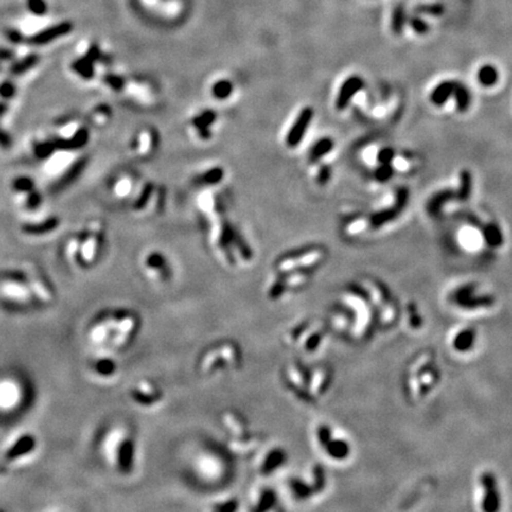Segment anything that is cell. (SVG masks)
Returning <instances> with one entry per match:
<instances>
[{"label":"cell","mask_w":512,"mask_h":512,"mask_svg":"<svg viewBox=\"0 0 512 512\" xmlns=\"http://www.w3.org/2000/svg\"><path fill=\"white\" fill-rule=\"evenodd\" d=\"M476 286L474 284H467L455 289L452 294V302L456 306L465 310H476V308L491 307L495 304V298L491 295H474Z\"/></svg>","instance_id":"1"},{"label":"cell","mask_w":512,"mask_h":512,"mask_svg":"<svg viewBox=\"0 0 512 512\" xmlns=\"http://www.w3.org/2000/svg\"><path fill=\"white\" fill-rule=\"evenodd\" d=\"M480 484L483 487V510L486 512L498 511L500 498L495 475L491 472H484L480 476Z\"/></svg>","instance_id":"2"},{"label":"cell","mask_w":512,"mask_h":512,"mask_svg":"<svg viewBox=\"0 0 512 512\" xmlns=\"http://www.w3.org/2000/svg\"><path fill=\"white\" fill-rule=\"evenodd\" d=\"M73 30V24L70 22H62L58 23L56 25H52L50 27H46V29L40 31L33 36H31L27 42L32 45H44L49 44V43L54 42L57 38H60L62 36H65L68 34L70 31Z\"/></svg>","instance_id":"3"},{"label":"cell","mask_w":512,"mask_h":512,"mask_svg":"<svg viewBox=\"0 0 512 512\" xmlns=\"http://www.w3.org/2000/svg\"><path fill=\"white\" fill-rule=\"evenodd\" d=\"M312 119H313V111H312L310 107L304 108L303 111L300 112L298 119L295 120L294 125H293L291 131H289L287 135L288 146L291 147L298 146L305 136V134H306Z\"/></svg>","instance_id":"4"},{"label":"cell","mask_w":512,"mask_h":512,"mask_svg":"<svg viewBox=\"0 0 512 512\" xmlns=\"http://www.w3.org/2000/svg\"><path fill=\"white\" fill-rule=\"evenodd\" d=\"M363 87H364V81H363L362 77L357 75L351 76L344 81V83L338 92L337 100H336V107H337V109H339V111L345 109L350 101L354 99L356 94L361 92Z\"/></svg>","instance_id":"5"},{"label":"cell","mask_w":512,"mask_h":512,"mask_svg":"<svg viewBox=\"0 0 512 512\" xmlns=\"http://www.w3.org/2000/svg\"><path fill=\"white\" fill-rule=\"evenodd\" d=\"M132 400L142 405H153L160 400V393L153 383L144 380L136 384L131 392Z\"/></svg>","instance_id":"6"},{"label":"cell","mask_w":512,"mask_h":512,"mask_svg":"<svg viewBox=\"0 0 512 512\" xmlns=\"http://www.w3.org/2000/svg\"><path fill=\"white\" fill-rule=\"evenodd\" d=\"M331 383L332 371L327 368H324V366H320L311 374L308 389H310V393L313 396H320V395H324L327 392Z\"/></svg>","instance_id":"7"},{"label":"cell","mask_w":512,"mask_h":512,"mask_svg":"<svg viewBox=\"0 0 512 512\" xmlns=\"http://www.w3.org/2000/svg\"><path fill=\"white\" fill-rule=\"evenodd\" d=\"M85 165H87V159L85 158H81L77 160L76 163H74L72 167L62 175L60 181L52 186L54 192H60V191H63L65 187L72 185L73 183L76 181L77 177L81 174V172L83 171Z\"/></svg>","instance_id":"8"},{"label":"cell","mask_w":512,"mask_h":512,"mask_svg":"<svg viewBox=\"0 0 512 512\" xmlns=\"http://www.w3.org/2000/svg\"><path fill=\"white\" fill-rule=\"evenodd\" d=\"M97 56H99V49L96 46H92L91 50H89L84 57L74 62L72 65L73 70L81 75V77H83V79H92L94 74L93 62L96 60Z\"/></svg>","instance_id":"9"},{"label":"cell","mask_w":512,"mask_h":512,"mask_svg":"<svg viewBox=\"0 0 512 512\" xmlns=\"http://www.w3.org/2000/svg\"><path fill=\"white\" fill-rule=\"evenodd\" d=\"M133 459H134V441L130 436L125 435L119 449L118 463H116V465L120 467L121 471L128 473L132 468Z\"/></svg>","instance_id":"10"},{"label":"cell","mask_w":512,"mask_h":512,"mask_svg":"<svg viewBox=\"0 0 512 512\" xmlns=\"http://www.w3.org/2000/svg\"><path fill=\"white\" fill-rule=\"evenodd\" d=\"M60 225V218L56 216L48 217L46 220L38 222V223H25L23 224L22 230L23 233L27 234V235H45V234L54 232L55 229L58 228Z\"/></svg>","instance_id":"11"},{"label":"cell","mask_w":512,"mask_h":512,"mask_svg":"<svg viewBox=\"0 0 512 512\" xmlns=\"http://www.w3.org/2000/svg\"><path fill=\"white\" fill-rule=\"evenodd\" d=\"M224 368H236L241 362V352L235 343L226 342L217 345Z\"/></svg>","instance_id":"12"},{"label":"cell","mask_w":512,"mask_h":512,"mask_svg":"<svg viewBox=\"0 0 512 512\" xmlns=\"http://www.w3.org/2000/svg\"><path fill=\"white\" fill-rule=\"evenodd\" d=\"M476 331L472 327L464 328L454 336L452 341L453 349L458 352H467L470 351L475 343Z\"/></svg>","instance_id":"13"},{"label":"cell","mask_w":512,"mask_h":512,"mask_svg":"<svg viewBox=\"0 0 512 512\" xmlns=\"http://www.w3.org/2000/svg\"><path fill=\"white\" fill-rule=\"evenodd\" d=\"M222 422H223V425L228 429L229 433L233 434L235 437L244 436L248 434L247 422L236 413L226 412L223 417H222Z\"/></svg>","instance_id":"14"},{"label":"cell","mask_w":512,"mask_h":512,"mask_svg":"<svg viewBox=\"0 0 512 512\" xmlns=\"http://www.w3.org/2000/svg\"><path fill=\"white\" fill-rule=\"evenodd\" d=\"M456 82L447 80L440 82L431 94V101L435 105H444L453 95Z\"/></svg>","instance_id":"15"},{"label":"cell","mask_w":512,"mask_h":512,"mask_svg":"<svg viewBox=\"0 0 512 512\" xmlns=\"http://www.w3.org/2000/svg\"><path fill=\"white\" fill-rule=\"evenodd\" d=\"M324 336H325V331L323 328H313L312 330L310 325V327L303 334V337L300 338L298 344H302L304 350L307 351V352H314L320 344H322Z\"/></svg>","instance_id":"16"},{"label":"cell","mask_w":512,"mask_h":512,"mask_svg":"<svg viewBox=\"0 0 512 512\" xmlns=\"http://www.w3.org/2000/svg\"><path fill=\"white\" fill-rule=\"evenodd\" d=\"M454 197H455V192L451 189L439 191V192H436L428 201L427 213L431 215V216H437V215L440 214V211L443 210L444 205Z\"/></svg>","instance_id":"17"},{"label":"cell","mask_w":512,"mask_h":512,"mask_svg":"<svg viewBox=\"0 0 512 512\" xmlns=\"http://www.w3.org/2000/svg\"><path fill=\"white\" fill-rule=\"evenodd\" d=\"M224 368L223 363H222L220 351L218 347H211L202 356L201 362H199V370L204 374H209L215 369Z\"/></svg>","instance_id":"18"},{"label":"cell","mask_w":512,"mask_h":512,"mask_svg":"<svg viewBox=\"0 0 512 512\" xmlns=\"http://www.w3.org/2000/svg\"><path fill=\"white\" fill-rule=\"evenodd\" d=\"M88 140V131L80 130L73 136L72 139H60L56 138L52 140V143L56 147V150H77L87 144Z\"/></svg>","instance_id":"19"},{"label":"cell","mask_w":512,"mask_h":512,"mask_svg":"<svg viewBox=\"0 0 512 512\" xmlns=\"http://www.w3.org/2000/svg\"><path fill=\"white\" fill-rule=\"evenodd\" d=\"M483 241L491 248H499L504 243V236L499 226L490 222L483 226L482 230Z\"/></svg>","instance_id":"20"},{"label":"cell","mask_w":512,"mask_h":512,"mask_svg":"<svg viewBox=\"0 0 512 512\" xmlns=\"http://www.w3.org/2000/svg\"><path fill=\"white\" fill-rule=\"evenodd\" d=\"M326 453L334 460H344L350 454V446L343 439H332L323 447Z\"/></svg>","instance_id":"21"},{"label":"cell","mask_w":512,"mask_h":512,"mask_svg":"<svg viewBox=\"0 0 512 512\" xmlns=\"http://www.w3.org/2000/svg\"><path fill=\"white\" fill-rule=\"evenodd\" d=\"M400 214L401 210L398 209L396 205H393L392 208L377 211V213H375L373 216L370 217V225L373 226V228H381V226H383L384 224L394 221Z\"/></svg>","instance_id":"22"},{"label":"cell","mask_w":512,"mask_h":512,"mask_svg":"<svg viewBox=\"0 0 512 512\" xmlns=\"http://www.w3.org/2000/svg\"><path fill=\"white\" fill-rule=\"evenodd\" d=\"M452 96H454L456 109H458L460 113H465L468 111V108H470L472 102V96L466 85L456 82L454 92H453Z\"/></svg>","instance_id":"23"},{"label":"cell","mask_w":512,"mask_h":512,"mask_svg":"<svg viewBox=\"0 0 512 512\" xmlns=\"http://www.w3.org/2000/svg\"><path fill=\"white\" fill-rule=\"evenodd\" d=\"M478 81L483 87L490 88L497 83L499 80V73L497 68L492 64H484L478 70Z\"/></svg>","instance_id":"24"},{"label":"cell","mask_w":512,"mask_h":512,"mask_svg":"<svg viewBox=\"0 0 512 512\" xmlns=\"http://www.w3.org/2000/svg\"><path fill=\"white\" fill-rule=\"evenodd\" d=\"M18 400V389L12 382L0 383V405L11 407Z\"/></svg>","instance_id":"25"},{"label":"cell","mask_w":512,"mask_h":512,"mask_svg":"<svg viewBox=\"0 0 512 512\" xmlns=\"http://www.w3.org/2000/svg\"><path fill=\"white\" fill-rule=\"evenodd\" d=\"M286 460V454H285L284 451L276 448L273 449L271 453H268L267 458H264L262 463V467H261V471L264 474H269V473L276 470L277 467L281 466V464Z\"/></svg>","instance_id":"26"},{"label":"cell","mask_w":512,"mask_h":512,"mask_svg":"<svg viewBox=\"0 0 512 512\" xmlns=\"http://www.w3.org/2000/svg\"><path fill=\"white\" fill-rule=\"evenodd\" d=\"M460 242L466 249L475 250L482 244L483 236L473 228H465L460 233Z\"/></svg>","instance_id":"27"},{"label":"cell","mask_w":512,"mask_h":512,"mask_svg":"<svg viewBox=\"0 0 512 512\" xmlns=\"http://www.w3.org/2000/svg\"><path fill=\"white\" fill-rule=\"evenodd\" d=\"M259 443H260L259 437H250L247 434V435L238 436L232 440L230 447H232L236 453H248L252 451V449L257 447Z\"/></svg>","instance_id":"28"},{"label":"cell","mask_w":512,"mask_h":512,"mask_svg":"<svg viewBox=\"0 0 512 512\" xmlns=\"http://www.w3.org/2000/svg\"><path fill=\"white\" fill-rule=\"evenodd\" d=\"M472 191V174L471 172L464 169L460 172V184L459 189L456 191L455 197L461 202L467 201L468 197H470Z\"/></svg>","instance_id":"29"},{"label":"cell","mask_w":512,"mask_h":512,"mask_svg":"<svg viewBox=\"0 0 512 512\" xmlns=\"http://www.w3.org/2000/svg\"><path fill=\"white\" fill-rule=\"evenodd\" d=\"M38 62H40V56L36 54H31V55H27V56H25L23 60L21 61H18L17 63H14L12 65V68H11V73L13 74V75H22V74H24L26 72H29V70H31L33 68L34 65H36Z\"/></svg>","instance_id":"30"},{"label":"cell","mask_w":512,"mask_h":512,"mask_svg":"<svg viewBox=\"0 0 512 512\" xmlns=\"http://www.w3.org/2000/svg\"><path fill=\"white\" fill-rule=\"evenodd\" d=\"M34 440L30 435L23 436L21 440H18L17 443L14 444V446L10 449L9 453H7V456L9 458H17V456H21L24 454V453L30 452L31 449L33 448Z\"/></svg>","instance_id":"31"},{"label":"cell","mask_w":512,"mask_h":512,"mask_svg":"<svg viewBox=\"0 0 512 512\" xmlns=\"http://www.w3.org/2000/svg\"><path fill=\"white\" fill-rule=\"evenodd\" d=\"M334 146L333 140L330 138H323L320 139L318 143H316L311 150L310 158L311 160H318L320 158H323L324 155H326L328 152H330Z\"/></svg>","instance_id":"32"},{"label":"cell","mask_w":512,"mask_h":512,"mask_svg":"<svg viewBox=\"0 0 512 512\" xmlns=\"http://www.w3.org/2000/svg\"><path fill=\"white\" fill-rule=\"evenodd\" d=\"M310 279V272L305 271H299L294 272V274H289L284 277V283L286 285L287 288H295L298 286H303Z\"/></svg>","instance_id":"33"},{"label":"cell","mask_w":512,"mask_h":512,"mask_svg":"<svg viewBox=\"0 0 512 512\" xmlns=\"http://www.w3.org/2000/svg\"><path fill=\"white\" fill-rule=\"evenodd\" d=\"M9 101L3 100L0 101V120L4 115L6 114L7 109H9ZM12 146V136H11L6 131H4L2 127H0V147L2 148H10Z\"/></svg>","instance_id":"34"},{"label":"cell","mask_w":512,"mask_h":512,"mask_svg":"<svg viewBox=\"0 0 512 512\" xmlns=\"http://www.w3.org/2000/svg\"><path fill=\"white\" fill-rule=\"evenodd\" d=\"M291 487L293 492H294V495L300 499H306L308 497H311L312 495H314V491L312 486L307 485L306 483H304L299 479L291 480Z\"/></svg>","instance_id":"35"},{"label":"cell","mask_w":512,"mask_h":512,"mask_svg":"<svg viewBox=\"0 0 512 512\" xmlns=\"http://www.w3.org/2000/svg\"><path fill=\"white\" fill-rule=\"evenodd\" d=\"M12 187L14 191L22 193H29L30 191L34 189V182L32 178L26 177V175H21V177L14 178L12 183Z\"/></svg>","instance_id":"36"},{"label":"cell","mask_w":512,"mask_h":512,"mask_svg":"<svg viewBox=\"0 0 512 512\" xmlns=\"http://www.w3.org/2000/svg\"><path fill=\"white\" fill-rule=\"evenodd\" d=\"M56 150L55 145L51 142H42V143H36L33 145V152L34 155L38 159H46L49 158L50 155L54 153V151Z\"/></svg>","instance_id":"37"},{"label":"cell","mask_w":512,"mask_h":512,"mask_svg":"<svg viewBox=\"0 0 512 512\" xmlns=\"http://www.w3.org/2000/svg\"><path fill=\"white\" fill-rule=\"evenodd\" d=\"M326 484V476H325V471L324 468L320 466L319 464H316L313 467V483H312V488H313L314 493H318V492L323 491L324 487H325Z\"/></svg>","instance_id":"38"},{"label":"cell","mask_w":512,"mask_h":512,"mask_svg":"<svg viewBox=\"0 0 512 512\" xmlns=\"http://www.w3.org/2000/svg\"><path fill=\"white\" fill-rule=\"evenodd\" d=\"M94 369H95L97 374L102 375V376H111V375L115 373L116 365L114 362H112V359L102 358L95 363Z\"/></svg>","instance_id":"39"},{"label":"cell","mask_w":512,"mask_h":512,"mask_svg":"<svg viewBox=\"0 0 512 512\" xmlns=\"http://www.w3.org/2000/svg\"><path fill=\"white\" fill-rule=\"evenodd\" d=\"M407 312H408V322L410 327L414 328V330L421 328L422 325H423V320L421 318L416 305L414 303H409L407 305Z\"/></svg>","instance_id":"40"},{"label":"cell","mask_w":512,"mask_h":512,"mask_svg":"<svg viewBox=\"0 0 512 512\" xmlns=\"http://www.w3.org/2000/svg\"><path fill=\"white\" fill-rule=\"evenodd\" d=\"M394 170L392 164H380V166L375 171V178L380 183L388 182L394 175Z\"/></svg>","instance_id":"41"},{"label":"cell","mask_w":512,"mask_h":512,"mask_svg":"<svg viewBox=\"0 0 512 512\" xmlns=\"http://www.w3.org/2000/svg\"><path fill=\"white\" fill-rule=\"evenodd\" d=\"M274 503H275V495H274V492L267 490V491L262 492V496H261V498L259 499V502H257V505L255 506V510L256 511L269 510L273 505H274Z\"/></svg>","instance_id":"42"},{"label":"cell","mask_w":512,"mask_h":512,"mask_svg":"<svg viewBox=\"0 0 512 512\" xmlns=\"http://www.w3.org/2000/svg\"><path fill=\"white\" fill-rule=\"evenodd\" d=\"M26 6L31 13L44 15L48 12V4L45 0H26Z\"/></svg>","instance_id":"43"},{"label":"cell","mask_w":512,"mask_h":512,"mask_svg":"<svg viewBox=\"0 0 512 512\" xmlns=\"http://www.w3.org/2000/svg\"><path fill=\"white\" fill-rule=\"evenodd\" d=\"M146 263L150 268L162 273V275L165 274V269H166L165 260H164V257L162 255H159V254H152V255H150Z\"/></svg>","instance_id":"44"},{"label":"cell","mask_w":512,"mask_h":512,"mask_svg":"<svg viewBox=\"0 0 512 512\" xmlns=\"http://www.w3.org/2000/svg\"><path fill=\"white\" fill-rule=\"evenodd\" d=\"M15 95V85L12 81H4L0 84V99L10 101Z\"/></svg>","instance_id":"45"},{"label":"cell","mask_w":512,"mask_h":512,"mask_svg":"<svg viewBox=\"0 0 512 512\" xmlns=\"http://www.w3.org/2000/svg\"><path fill=\"white\" fill-rule=\"evenodd\" d=\"M42 202H43V198H42V195H41L40 191H37L36 189H33L32 191H30V192L27 193L26 206H27V209H29V210H36V209H38L41 206Z\"/></svg>","instance_id":"46"},{"label":"cell","mask_w":512,"mask_h":512,"mask_svg":"<svg viewBox=\"0 0 512 512\" xmlns=\"http://www.w3.org/2000/svg\"><path fill=\"white\" fill-rule=\"evenodd\" d=\"M409 198V190L405 189V187H400V189L396 190V196H395V203L394 205H396L401 211L404 209V206L407 205Z\"/></svg>","instance_id":"47"},{"label":"cell","mask_w":512,"mask_h":512,"mask_svg":"<svg viewBox=\"0 0 512 512\" xmlns=\"http://www.w3.org/2000/svg\"><path fill=\"white\" fill-rule=\"evenodd\" d=\"M5 293H6L7 296H11L12 299L21 300V302L29 298V295L26 294V292L24 291V289H23L22 287H19V286H10L9 285V286L5 287Z\"/></svg>","instance_id":"48"},{"label":"cell","mask_w":512,"mask_h":512,"mask_svg":"<svg viewBox=\"0 0 512 512\" xmlns=\"http://www.w3.org/2000/svg\"><path fill=\"white\" fill-rule=\"evenodd\" d=\"M395 160V151L392 147H384L377 153V162L380 164H393Z\"/></svg>","instance_id":"49"},{"label":"cell","mask_w":512,"mask_h":512,"mask_svg":"<svg viewBox=\"0 0 512 512\" xmlns=\"http://www.w3.org/2000/svg\"><path fill=\"white\" fill-rule=\"evenodd\" d=\"M316 435H318L319 444L322 445V447H324L332 439L331 428L327 425H320L318 431H316Z\"/></svg>","instance_id":"50"},{"label":"cell","mask_w":512,"mask_h":512,"mask_svg":"<svg viewBox=\"0 0 512 512\" xmlns=\"http://www.w3.org/2000/svg\"><path fill=\"white\" fill-rule=\"evenodd\" d=\"M287 287H286V285H285L284 283V280L281 279L279 281H276V283L273 284V286L271 288V291H269V296L273 300H276V299H279L281 295L284 294V292L286 291Z\"/></svg>","instance_id":"51"},{"label":"cell","mask_w":512,"mask_h":512,"mask_svg":"<svg viewBox=\"0 0 512 512\" xmlns=\"http://www.w3.org/2000/svg\"><path fill=\"white\" fill-rule=\"evenodd\" d=\"M232 92V84L226 81H222L220 83H217L214 88V93L217 97H226Z\"/></svg>","instance_id":"52"},{"label":"cell","mask_w":512,"mask_h":512,"mask_svg":"<svg viewBox=\"0 0 512 512\" xmlns=\"http://www.w3.org/2000/svg\"><path fill=\"white\" fill-rule=\"evenodd\" d=\"M215 118V115H214V113H205L204 115H202L201 118H198L196 120V126L199 128V131H203V128L208 126V125H210L211 121L214 120Z\"/></svg>","instance_id":"53"},{"label":"cell","mask_w":512,"mask_h":512,"mask_svg":"<svg viewBox=\"0 0 512 512\" xmlns=\"http://www.w3.org/2000/svg\"><path fill=\"white\" fill-rule=\"evenodd\" d=\"M6 37H7V40H9L10 42L14 43V44L21 43V42H23V40H24L23 34L15 29H7L6 30Z\"/></svg>","instance_id":"54"},{"label":"cell","mask_w":512,"mask_h":512,"mask_svg":"<svg viewBox=\"0 0 512 512\" xmlns=\"http://www.w3.org/2000/svg\"><path fill=\"white\" fill-rule=\"evenodd\" d=\"M238 506V504H236L235 500H229V502H225L224 504H220L215 507V510L217 511H234L236 510Z\"/></svg>","instance_id":"55"},{"label":"cell","mask_w":512,"mask_h":512,"mask_svg":"<svg viewBox=\"0 0 512 512\" xmlns=\"http://www.w3.org/2000/svg\"><path fill=\"white\" fill-rule=\"evenodd\" d=\"M222 170H213L211 172H209L208 174L205 175V182L206 183H216V182H220V179L222 177Z\"/></svg>","instance_id":"56"},{"label":"cell","mask_w":512,"mask_h":512,"mask_svg":"<svg viewBox=\"0 0 512 512\" xmlns=\"http://www.w3.org/2000/svg\"><path fill=\"white\" fill-rule=\"evenodd\" d=\"M412 26L414 31L417 33H425L426 31H427V25H426L422 21H420V19L414 18L412 21Z\"/></svg>","instance_id":"57"},{"label":"cell","mask_w":512,"mask_h":512,"mask_svg":"<svg viewBox=\"0 0 512 512\" xmlns=\"http://www.w3.org/2000/svg\"><path fill=\"white\" fill-rule=\"evenodd\" d=\"M330 175H331V172L330 170H328V167L326 166H324L320 169V172H319V183L320 184H325V183H327L328 179H330Z\"/></svg>","instance_id":"58"},{"label":"cell","mask_w":512,"mask_h":512,"mask_svg":"<svg viewBox=\"0 0 512 512\" xmlns=\"http://www.w3.org/2000/svg\"><path fill=\"white\" fill-rule=\"evenodd\" d=\"M14 56L13 51H11L9 49H3L0 48V61H7V60H12Z\"/></svg>","instance_id":"59"},{"label":"cell","mask_w":512,"mask_h":512,"mask_svg":"<svg viewBox=\"0 0 512 512\" xmlns=\"http://www.w3.org/2000/svg\"><path fill=\"white\" fill-rule=\"evenodd\" d=\"M394 163V169L396 167V169L398 170H402V171H404V170H407L408 169V163L405 162V160L403 159H397L396 162H393Z\"/></svg>","instance_id":"60"},{"label":"cell","mask_w":512,"mask_h":512,"mask_svg":"<svg viewBox=\"0 0 512 512\" xmlns=\"http://www.w3.org/2000/svg\"><path fill=\"white\" fill-rule=\"evenodd\" d=\"M363 226H364V223H363V222L359 221V222H356V223H354V224H351V225H350V228H349V230H350V233L355 234V233L361 232V230L363 229Z\"/></svg>","instance_id":"61"}]
</instances>
